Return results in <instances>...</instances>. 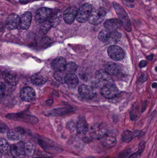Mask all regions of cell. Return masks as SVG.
<instances>
[{
	"instance_id": "cell-1",
	"label": "cell",
	"mask_w": 157,
	"mask_h": 158,
	"mask_svg": "<svg viewBox=\"0 0 157 158\" xmlns=\"http://www.w3.org/2000/svg\"><path fill=\"white\" fill-rule=\"evenodd\" d=\"M113 5L119 19L121 22L125 30L128 32L131 31L132 26L131 20L124 8L118 3L113 2Z\"/></svg>"
},
{
	"instance_id": "cell-2",
	"label": "cell",
	"mask_w": 157,
	"mask_h": 158,
	"mask_svg": "<svg viewBox=\"0 0 157 158\" xmlns=\"http://www.w3.org/2000/svg\"><path fill=\"white\" fill-rule=\"evenodd\" d=\"M92 6L89 3H85L82 5L77 11V19L80 23H84L86 22L92 12Z\"/></svg>"
},
{
	"instance_id": "cell-3",
	"label": "cell",
	"mask_w": 157,
	"mask_h": 158,
	"mask_svg": "<svg viewBox=\"0 0 157 158\" xmlns=\"http://www.w3.org/2000/svg\"><path fill=\"white\" fill-rule=\"evenodd\" d=\"M106 14V12L102 8L93 9L88 19V22L92 25H99L104 20Z\"/></svg>"
},
{
	"instance_id": "cell-4",
	"label": "cell",
	"mask_w": 157,
	"mask_h": 158,
	"mask_svg": "<svg viewBox=\"0 0 157 158\" xmlns=\"http://www.w3.org/2000/svg\"><path fill=\"white\" fill-rule=\"evenodd\" d=\"M119 93V89L117 86L112 83L104 85L100 91L102 96L108 99L114 98L118 95Z\"/></svg>"
},
{
	"instance_id": "cell-5",
	"label": "cell",
	"mask_w": 157,
	"mask_h": 158,
	"mask_svg": "<svg viewBox=\"0 0 157 158\" xmlns=\"http://www.w3.org/2000/svg\"><path fill=\"white\" fill-rule=\"evenodd\" d=\"M108 55L111 59L114 61H121L125 56L123 50L120 46L112 45L108 50Z\"/></svg>"
},
{
	"instance_id": "cell-6",
	"label": "cell",
	"mask_w": 157,
	"mask_h": 158,
	"mask_svg": "<svg viewBox=\"0 0 157 158\" xmlns=\"http://www.w3.org/2000/svg\"><path fill=\"white\" fill-rule=\"evenodd\" d=\"M78 92L81 97L88 100L92 99L96 95V92L95 89L85 85H80L78 87Z\"/></svg>"
},
{
	"instance_id": "cell-7",
	"label": "cell",
	"mask_w": 157,
	"mask_h": 158,
	"mask_svg": "<svg viewBox=\"0 0 157 158\" xmlns=\"http://www.w3.org/2000/svg\"><path fill=\"white\" fill-rule=\"evenodd\" d=\"M108 133V130L106 126L101 124L95 125L91 128V135L94 139H103L107 135Z\"/></svg>"
},
{
	"instance_id": "cell-8",
	"label": "cell",
	"mask_w": 157,
	"mask_h": 158,
	"mask_svg": "<svg viewBox=\"0 0 157 158\" xmlns=\"http://www.w3.org/2000/svg\"><path fill=\"white\" fill-rule=\"evenodd\" d=\"M20 18L16 14H11L5 21V27L8 30L15 29L20 25Z\"/></svg>"
},
{
	"instance_id": "cell-9",
	"label": "cell",
	"mask_w": 157,
	"mask_h": 158,
	"mask_svg": "<svg viewBox=\"0 0 157 158\" xmlns=\"http://www.w3.org/2000/svg\"><path fill=\"white\" fill-rule=\"evenodd\" d=\"M51 15V9L47 7H42L37 11L35 17V20L38 23H43L50 17Z\"/></svg>"
},
{
	"instance_id": "cell-10",
	"label": "cell",
	"mask_w": 157,
	"mask_h": 158,
	"mask_svg": "<svg viewBox=\"0 0 157 158\" xmlns=\"http://www.w3.org/2000/svg\"><path fill=\"white\" fill-rule=\"evenodd\" d=\"M20 97L23 101L31 102L36 99V92L31 87H25L20 91Z\"/></svg>"
},
{
	"instance_id": "cell-11",
	"label": "cell",
	"mask_w": 157,
	"mask_h": 158,
	"mask_svg": "<svg viewBox=\"0 0 157 158\" xmlns=\"http://www.w3.org/2000/svg\"><path fill=\"white\" fill-rule=\"evenodd\" d=\"M96 78L97 81L104 85L112 83L111 76L105 69H99L96 73Z\"/></svg>"
},
{
	"instance_id": "cell-12",
	"label": "cell",
	"mask_w": 157,
	"mask_h": 158,
	"mask_svg": "<svg viewBox=\"0 0 157 158\" xmlns=\"http://www.w3.org/2000/svg\"><path fill=\"white\" fill-rule=\"evenodd\" d=\"M10 153L14 157L21 158L26 154L25 145L22 142L13 145L10 147Z\"/></svg>"
},
{
	"instance_id": "cell-13",
	"label": "cell",
	"mask_w": 157,
	"mask_h": 158,
	"mask_svg": "<svg viewBox=\"0 0 157 158\" xmlns=\"http://www.w3.org/2000/svg\"><path fill=\"white\" fill-rule=\"evenodd\" d=\"M77 8L75 7H70L66 9L63 14L65 21L67 24H72L77 18Z\"/></svg>"
},
{
	"instance_id": "cell-14",
	"label": "cell",
	"mask_w": 157,
	"mask_h": 158,
	"mask_svg": "<svg viewBox=\"0 0 157 158\" xmlns=\"http://www.w3.org/2000/svg\"><path fill=\"white\" fill-rule=\"evenodd\" d=\"M122 26L121 22L118 19H108L104 23L105 28L111 31H116L118 29L120 28Z\"/></svg>"
},
{
	"instance_id": "cell-15",
	"label": "cell",
	"mask_w": 157,
	"mask_h": 158,
	"mask_svg": "<svg viewBox=\"0 0 157 158\" xmlns=\"http://www.w3.org/2000/svg\"><path fill=\"white\" fill-rule=\"evenodd\" d=\"M66 60L63 57L55 58L52 63L53 68L57 72H61L66 69Z\"/></svg>"
},
{
	"instance_id": "cell-16",
	"label": "cell",
	"mask_w": 157,
	"mask_h": 158,
	"mask_svg": "<svg viewBox=\"0 0 157 158\" xmlns=\"http://www.w3.org/2000/svg\"><path fill=\"white\" fill-rule=\"evenodd\" d=\"M31 19L32 16L30 12H26L22 15L20 17L19 25L21 28L23 30H27L30 27Z\"/></svg>"
},
{
	"instance_id": "cell-17",
	"label": "cell",
	"mask_w": 157,
	"mask_h": 158,
	"mask_svg": "<svg viewBox=\"0 0 157 158\" xmlns=\"http://www.w3.org/2000/svg\"><path fill=\"white\" fill-rule=\"evenodd\" d=\"M102 143L104 146L107 148H112L115 146L117 143L116 137L114 133L108 132L107 135L103 138Z\"/></svg>"
},
{
	"instance_id": "cell-18",
	"label": "cell",
	"mask_w": 157,
	"mask_h": 158,
	"mask_svg": "<svg viewBox=\"0 0 157 158\" xmlns=\"http://www.w3.org/2000/svg\"><path fill=\"white\" fill-rule=\"evenodd\" d=\"M88 131V125L84 118L79 120L77 124V133L81 135L86 134Z\"/></svg>"
},
{
	"instance_id": "cell-19",
	"label": "cell",
	"mask_w": 157,
	"mask_h": 158,
	"mask_svg": "<svg viewBox=\"0 0 157 158\" xmlns=\"http://www.w3.org/2000/svg\"><path fill=\"white\" fill-rule=\"evenodd\" d=\"M65 82L70 88H75L78 84V79L77 77L73 73L67 74L65 77Z\"/></svg>"
},
{
	"instance_id": "cell-20",
	"label": "cell",
	"mask_w": 157,
	"mask_h": 158,
	"mask_svg": "<svg viewBox=\"0 0 157 158\" xmlns=\"http://www.w3.org/2000/svg\"><path fill=\"white\" fill-rule=\"evenodd\" d=\"M24 132L20 129L10 130L7 133V138L13 141H17L22 138Z\"/></svg>"
},
{
	"instance_id": "cell-21",
	"label": "cell",
	"mask_w": 157,
	"mask_h": 158,
	"mask_svg": "<svg viewBox=\"0 0 157 158\" xmlns=\"http://www.w3.org/2000/svg\"><path fill=\"white\" fill-rule=\"evenodd\" d=\"M62 19V14L60 11L53 13L49 19V22L53 27H55L61 23Z\"/></svg>"
},
{
	"instance_id": "cell-22",
	"label": "cell",
	"mask_w": 157,
	"mask_h": 158,
	"mask_svg": "<svg viewBox=\"0 0 157 158\" xmlns=\"http://www.w3.org/2000/svg\"><path fill=\"white\" fill-rule=\"evenodd\" d=\"M2 77L4 81L10 86H14L17 83L16 77L11 72L4 71L2 73Z\"/></svg>"
},
{
	"instance_id": "cell-23",
	"label": "cell",
	"mask_w": 157,
	"mask_h": 158,
	"mask_svg": "<svg viewBox=\"0 0 157 158\" xmlns=\"http://www.w3.org/2000/svg\"><path fill=\"white\" fill-rule=\"evenodd\" d=\"M105 70L111 76L117 75L120 71V67L115 63L109 62L105 65Z\"/></svg>"
},
{
	"instance_id": "cell-24",
	"label": "cell",
	"mask_w": 157,
	"mask_h": 158,
	"mask_svg": "<svg viewBox=\"0 0 157 158\" xmlns=\"http://www.w3.org/2000/svg\"><path fill=\"white\" fill-rule=\"evenodd\" d=\"M140 133H141L139 131L132 132L130 131H126L122 135V140L124 143H129L135 137L139 136Z\"/></svg>"
},
{
	"instance_id": "cell-25",
	"label": "cell",
	"mask_w": 157,
	"mask_h": 158,
	"mask_svg": "<svg viewBox=\"0 0 157 158\" xmlns=\"http://www.w3.org/2000/svg\"><path fill=\"white\" fill-rule=\"evenodd\" d=\"M47 80L48 78L40 74H35L31 77V81L36 85L44 84L47 82Z\"/></svg>"
},
{
	"instance_id": "cell-26",
	"label": "cell",
	"mask_w": 157,
	"mask_h": 158,
	"mask_svg": "<svg viewBox=\"0 0 157 158\" xmlns=\"http://www.w3.org/2000/svg\"><path fill=\"white\" fill-rule=\"evenodd\" d=\"M111 31L105 28L102 29L98 34L99 40L102 42H106L109 40L111 37Z\"/></svg>"
},
{
	"instance_id": "cell-27",
	"label": "cell",
	"mask_w": 157,
	"mask_h": 158,
	"mask_svg": "<svg viewBox=\"0 0 157 158\" xmlns=\"http://www.w3.org/2000/svg\"><path fill=\"white\" fill-rule=\"evenodd\" d=\"M122 35L121 33L119 31H114L111 32V39L112 42L114 43H117L118 42L120 41Z\"/></svg>"
},
{
	"instance_id": "cell-28",
	"label": "cell",
	"mask_w": 157,
	"mask_h": 158,
	"mask_svg": "<svg viewBox=\"0 0 157 158\" xmlns=\"http://www.w3.org/2000/svg\"><path fill=\"white\" fill-rule=\"evenodd\" d=\"M1 153H6L9 148V145L7 142L4 139H1Z\"/></svg>"
},
{
	"instance_id": "cell-29",
	"label": "cell",
	"mask_w": 157,
	"mask_h": 158,
	"mask_svg": "<svg viewBox=\"0 0 157 158\" xmlns=\"http://www.w3.org/2000/svg\"><path fill=\"white\" fill-rule=\"evenodd\" d=\"M35 146L33 144H28L25 146L26 154L28 156H31L34 153Z\"/></svg>"
},
{
	"instance_id": "cell-30",
	"label": "cell",
	"mask_w": 157,
	"mask_h": 158,
	"mask_svg": "<svg viewBox=\"0 0 157 158\" xmlns=\"http://www.w3.org/2000/svg\"><path fill=\"white\" fill-rule=\"evenodd\" d=\"M54 78L56 81L61 84L65 83V80L63 75L61 72H56L54 74Z\"/></svg>"
},
{
	"instance_id": "cell-31",
	"label": "cell",
	"mask_w": 157,
	"mask_h": 158,
	"mask_svg": "<svg viewBox=\"0 0 157 158\" xmlns=\"http://www.w3.org/2000/svg\"><path fill=\"white\" fill-rule=\"evenodd\" d=\"M77 69V65L75 63H73V62H69L66 65V70L69 71V72H71V73L75 72Z\"/></svg>"
},
{
	"instance_id": "cell-32",
	"label": "cell",
	"mask_w": 157,
	"mask_h": 158,
	"mask_svg": "<svg viewBox=\"0 0 157 158\" xmlns=\"http://www.w3.org/2000/svg\"><path fill=\"white\" fill-rule=\"evenodd\" d=\"M51 27V26L49 22H46V21H45V22L42 23L41 27V30L43 33H46L50 29Z\"/></svg>"
},
{
	"instance_id": "cell-33",
	"label": "cell",
	"mask_w": 157,
	"mask_h": 158,
	"mask_svg": "<svg viewBox=\"0 0 157 158\" xmlns=\"http://www.w3.org/2000/svg\"><path fill=\"white\" fill-rule=\"evenodd\" d=\"M1 89V90H0L1 98L2 99L4 97L5 95L6 89L5 85L2 82L1 83V89Z\"/></svg>"
},
{
	"instance_id": "cell-34",
	"label": "cell",
	"mask_w": 157,
	"mask_h": 158,
	"mask_svg": "<svg viewBox=\"0 0 157 158\" xmlns=\"http://www.w3.org/2000/svg\"><path fill=\"white\" fill-rule=\"evenodd\" d=\"M8 128L6 124L4 123H1V133L2 134L7 133L8 131Z\"/></svg>"
},
{
	"instance_id": "cell-35",
	"label": "cell",
	"mask_w": 157,
	"mask_h": 158,
	"mask_svg": "<svg viewBox=\"0 0 157 158\" xmlns=\"http://www.w3.org/2000/svg\"><path fill=\"white\" fill-rule=\"evenodd\" d=\"M145 146V143L144 141H142L139 144V149H138V152L140 155L143 151Z\"/></svg>"
},
{
	"instance_id": "cell-36",
	"label": "cell",
	"mask_w": 157,
	"mask_h": 158,
	"mask_svg": "<svg viewBox=\"0 0 157 158\" xmlns=\"http://www.w3.org/2000/svg\"><path fill=\"white\" fill-rule=\"evenodd\" d=\"M147 65V62L145 60L141 61L139 63V67L140 68H143Z\"/></svg>"
},
{
	"instance_id": "cell-37",
	"label": "cell",
	"mask_w": 157,
	"mask_h": 158,
	"mask_svg": "<svg viewBox=\"0 0 157 158\" xmlns=\"http://www.w3.org/2000/svg\"><path fill=\"white\" fill-rule=\"evenodd\" d=\"M147 81L146 76L145 74H143L140 78V81L142 82L145 81Z\"/></svg>"
},
{
	"instance_id": "cell-38",
	"label": "cell",
	"mask_w": 157,
	"mask_h": 158,
	"mask_svg": "<svg viewBox=\"0 0 157 158\" xmlns=\"http://www.w3.org/2000/svg\"><path fill=\"white\" fill-rule=\"evenodd\" d=\"M140 155L138 152L136 153H134L132 155H131V156L129 158H137L138 157V156Z\"/></svg>"
},
{
	"instance_id": "cell-39",
	"label": "cell",
	"mask_w": 157,
	"mask_h": 158,
	"mask_svg": "<svg viewBox=\"0 0 157 158\" xmlns=\"http://www.w3.org/2000/svg\"><path fill=\"white\" fill-rule=\"evenodd\" d=\"M153 59V55H151L149 56H148V59L150 61H152Z\"/></svg>"
},
{
	"instance_id": "cell-40",
	"label": "cell",
	"mask_w": 157,
	"mask_h": 158,
	"mask_svg": "<svg viewBox=\"0 0 157 158\" xmlns=\"http://www.w3.org/2000/svg\"><path fill=\"white\" fill-rule=\"evenodd\" d=\"M157 87V83L155 82L154 83H153V84H152V87L153 88H156Z\"/></svg>"
},
{
	"instance_id": "cell-41",
	"label": "cell",
	"mask_w": 157,
	"mask_h": 158,
	"mask_svg": "<svg viewBox=\"0 0 157 158\" xmlns=\"http://www.w3.org/2000/svg\"><path fill=\"white\" fill-rule=\"evenodd\" d=\"M124 1L129 2H134L135 0H124Z\"/></svg>"
},
{
	"instance_id": "cell-42",
	"label": "cell",
	"mask_w": 157,
	"mask_h": 158,
	"mask_svg": "<svg viewBox=\"0 0 157 158\" xmlns=\"http://www.w3.org/2000/svg\"><path fill=\"white\" fill-rule=\"evenodd\" d=\"M155 70H156V71H157V67H156Z\"/></svg>"
}]
</instances>
